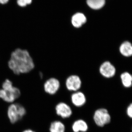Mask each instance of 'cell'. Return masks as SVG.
<instances>
[{
	"label": "cell",
	"instance_id": "cell-8",
	"mask_svg": "<svg viewBox=\"0 0 132 132\" xmlns=\"http://www.w3.org/2000/svg\"><path fill=\"white\" fill-rule=\"evenodd\" d=\"M56 110L57 114L63 118H69L72 114V112L70 107L63 102L57 105Z\"/></svg>",
	"mask_w": 132,
	"mask_h": 132
},
{
	"label": "cell",
	"instance_id": "cell-9",
	"mask_svg": "<svg viewBox=\"0 0 132 132\" xmlns=\"http://www.w3.org/2000/svg\"><path fill=\"white\" fill-rule=\"evenodd\" d=\"M71 99L74 105L77 106L83 105L86 101L85 95L81 92H77L73 94L72 95Z\"/></svg>",
	"mask_w": 132,
	"mask_h": 132
},
{
	"label": "cell",
	"instance_id": "cell-17",
	"mask_svg": "<svg viewBox=\"0 0 132 132\" xmlns=\"http://www.w3.org/2000/svg\"><path fill=\"white\" fill-rule=\"evenodd\" d=\"M126 113L129 118L132 119V103L130 104L127 108Z\"/></svg>",
	"mask_w": 132,
	"mask_h": 132
},
{
	"label": "cell",
	"instance_id": "cell-7",
	"mask_svg": "<svg viewBox=\"0 0 132 132\" xmlns=\"http://www.w3.org/2000/svg\"><path fill=\"white\" fill-rule=\"evenodd\" d=\"M81 85V80L78 76L71 75L66 80V87L70 91H78L80 88Z\"/></svg>",
	"mask_w": 132,
	"mask_h": 132
},
{
	"label": "cell",
	"instance_id": "cell-4",
	"mask_svg": "<svg viewBox=\"0 0 132 132\" xmlns=\"http://www.w3.org/2000/svg\"><path fill=\"white\" fill-rule=\"evenodd\" d=\"M94 118L96 124L100 127L110 123L111 120L110 114L105 109H100L95 111Z\"/></svg>",
	"mask_w": 132,
	"mask_h": 132
},
{
	"label": "cell",
	"instance_id": "cell-3",
	"mask_svg": "<svg viewBox=\"0 0 132 132\" xmlns=\"http://www.w3.org/2000/svg\"><path fill=\"white\" fill-rule=\"evenodd\" d=\"M26 113V109L19 103H12L8 107L7 112L10 122L13 124L21 120Z\"/></svg>",
	"mask_w": 132,
	"mask_h": 132
},
{
	"label": "cell",
	"instance_id": "cell-10",
	"mask_svg": "<svg viewBox=\"0 0 132 132\" xmlns=\"http://www.w3.org/2000/svg\"><path fill=\"white\" fill-rule=\"evenodd\" d=\"M86 21V18L84 14L81 13L76 14L72 17V23L76 28L80 27Z\"/></svg>",
	"mask_w": 132,
	"mask_h": 132
},
{
	"label": "cell",
	"instance_id": "cell-15",
	"mask_svg": "<svg viewBox=\"0 0 132 132\" xmlns=\"http://www.w3.org/2000/svg\"><path fill=\"white\" fill-rule=\"evenodd\" d=\"M65 126L63 123L59 121H55L53 122L50 126V132H64Z\"/></svg>",
	"mask_w": 132,
	"mask_h": 132
},
{
	"label": "cell",
	"instance_id": "cell-6",
	"mask_svg": "<svg viewBox=\"0 0 132 132\" xmlns=\"http://www.w3.org/2000/svg\"><path fill=\"white\" fill-rule=\"evenodd\" d=\"M60 85V81L56 78H50L45 82L44 90L48 94H54L59 90Z\"/></svg>",
	"mask_w": 132,
	"mask_h": 132
},
{
	"label": "cell",
	"instance_id": "cell-5",
	"mask_svg": "<svg viewBox=\"0 0 132 132\" xmlns=\"http://www.w3.org/2000/svg\"><path fill=\"white\" fill-rule=\"evenodd\" d=\"M116 71L115 68L109 61L105 62L100 67V73L102 76L106 78L113 77L115 75Z\"/></svg>",
	"mask_w": 132,
	"mask_h": 132
},
{
	"label": "cell",
	"instance_id": "cell-14",
	"mask_svg": "<svg viewBox=\"0 0 132 132\" xmlns=\"http://www.w3.org/2000/svg\"><path fill=\"white\" fill-rule=\"evenodd\" d=\"M87 5L94 9H99L101 8L105 5V0H87Z\"/></svg>",
	"mask_w": 132,
	"mask_h": 132
},
{
	"label": "cell",
	"instance_id": "cell-19",
	"mask_svg": "<svg viewBox=\"0 0 132 132\" xmlns=\"http://www.w3.org/2000/svg\"><path fill=\"white\" fill-rule=\"evenodd\" d=\"M22 132H36L31 129H27L24 130Z\"/></svg>",
	"mask_w": 132,
	"mask_h": 132
},
{
	"label": "cell",
	"instance_id": "cell-1",
	"mask_svg": "<svg viewBox=\"0 0 132 132\" xmlns=\"http://www.w3.org/2000/svg\"><path fill=\"white\" fill-rule=\"evenodd\" d=\"M8 66L15 74L19 75L28 73L32 70L35 64L27 50L18 48L11 54Z\"/></svg>",
	"mask_w": 132,
	"mask_h": 132
},
{
	"label": "cell",
	"instance_id": "cell-2",
	"mask_svg": "<svg viewBox=\"0 0 132 132\" xmlns=\"http://www.w3.org/2000/svg\"><path fill=\"white\" fill-rule=\"evenodd\" d=\"M2 89H0V98L7 103H14L21 95V92L18 88L13 86L12 82L6 79L3 83Z\"/></svg>",
	"mask_w": 132,
	"mask_h": 132
},
{
	"label": "cell",
	"instance_id": "cell-16",
	"mask_svg": "<svg viewBox=\"0 0 132 132\" xmlns=\"http://www.w3.org/2000/svg\"><path fill=\"white\" fill-rule=\"evenodd\" d=\"M32 0H17L18 5L21 7L26 6L32 3Z\"/></svg>",
	"mask_w": 132,
	"mask_h": 132
},
{
	"label": "cell",
	"instance_id": "cell-18",
	"mask_svg": "<svg viewBox=\"0 0 132 132\" xmlns=\"http://www.w3.org/2000/svg\"><path fill=\"white\" fill-rule=\"evenodd\" d=\"M9 0H0V3L2 4H6L8 2Z\"/></svg>",
	"mask_w": 132,
	"mask_h": 132
},
{
	"label": "cell",
	"instance_id": "cell-11",
	"mask_svg": "<svg viewBox=\"0 0 132 132\" xmlns=\"http://www.w3.org/2000/svg\"><path fill=\"white\" fill-rule=\"evenodd\" d=\"M119 50L121 54L123 56L126 57L132 56V44L129 42H125L120 45Z\"/></svg>",
	"mask_w": 132,
	"mask_h": 132
},
{
	"label": "cell",
	"instance_id": "cell-12",
	"mask_svg": "<svg viewBox=\"0 0 132 132\" xmlns=\"http://www.w3.org/2000/svg\"><path fill=\"white\" fill-rule=\"evenodd\" d=\"M72 129L74 132H86L88 130V126L84 121L80 120L74 123Z\"/></svg>",
	"mask_w": 132,
	"mask_h": 132
},
{
	"label": "cell",
	"instance_id": "cell-13",
	"mask_svg": "<svg viewBox=\"0 0 132 132\" xmlns=\"http://www.w3.org/2000/svg\"><path fill=\"white\" fill-rule=\"evenodd\" d=\"M121 79L123 86L126 87H130L132 85V76L129 73H123L121 75Z\"/></svg>",
	"mask_w": 132,
	"mask_h": 132
}]
</instances>
